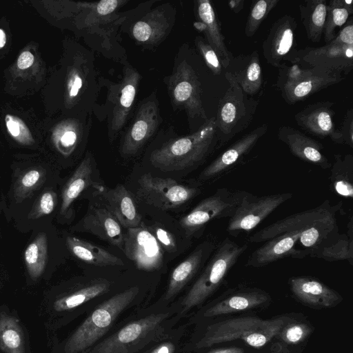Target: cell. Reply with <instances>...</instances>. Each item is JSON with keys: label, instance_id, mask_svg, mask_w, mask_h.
<instances>
[{"label": "cell", "instance_id": "cell-39", "mask_svg": "<svg viewBox=\"0 0 353 353\" xmlns=\"http://www.w3.org/2000/svg\"><path fill=\"white\" fill-rule=\"evenodd\" d=\"M46 171L42 168H32L23 171L13 186L14 198L21 203L30 196L46 181Z\"/></svg>", "mask_w": 353, "mask_h": 353}, {"label": "cell", "instance_id": "cell-11", "mask_svg": "<svg viewBox=\"0 0 353 353\" xmlns=\"http://www.w3.org/2000/svg\"><path fill=\"white\" fill-rule=\"evenodd\" d=\"M292 196L288 192L260 196L248 192L229 219L226 232L233 236L249 232Z\"/></svg>", "mask_w": 353, "mask_h": 353}, {"label": "cell", "instance_id": "cell-41", "mask_svg": "<svg viewBox=\"0 0 353 353\" xmlns=\"http://www.w3.org/2000/svg\"><path fill=\"white\" fill-rule=\"evenodd\" d=\"M5 123L9 134L18 143L23 145H31L34 143L29 128L20 118L8 114L5 117Z\"/></svg>", "mask_w": 353, "mask_h": 353}, {"label": "cell", "instance_id": "cell-46", "mask_svg": "<svg viewBox=\"0 0 353 353\" xmlns=\"http://www.w3.org/2000/svg\"><path fill=\"white\" fill-rule=\"evenodd\" d=\"M152 230V234L162 248L169 252L176 251V241L173 235L170 232L159 226H155Z\"/></svg>", "mask_w": 353, "mask_h": 353}, {"label": "cell", "instance_id": "cell-25", "mask_svg": "<svg viewBox=\"0 0 353 353\" xmlns=\"http://www.w3.org/2000/svg\"><path fill=\"white\" fill-rule=\"evenodd\" d=\"M105 199L108 210L126 229L138 227L141 223L135 201L128 190L121 184H117L112 189L96 186Z\"/></svg>", "mask_w": 353, "mask_h": 353}, {"label": "cell", "instance_id": "cell-8", "mask_svg": "<svg viewBox=\"0 0 353 353\" xmlns=\"http://www.w3.org/2000/svg\"><path fill=\"white\" fill-rule=\"evenodd\" d=\"M248 193L244 190L219 188L182 217L180 225L187 234H193L213 220L229 219Z\"/></svg>", "mask_w": 353, "mask_h": 353}, {"label": "cell", "instance_id": "cell-37", "mask_svg": "<svg viewBox=\"0 0 353 353\" xmlns=\"http://www.w3.org/2000/svg\"><path fill=\"white\" fill-rule=\"evenodd\" d=\"M347 228L346 234L339 233L336 239L330 245L319 251L315 258L322 259L329 262L347 261L350 265H353L352 217L350 219Z\"/></svg>", "mask_w": 353, "mask_h": 353}, {"label": "cell", "instance_id": "cell-47", "mask_svg": "<svg viewBox=\"0 0 353 353\" xmlns=\"http://www.w3.org/2000/svg\"><path fill=\"white\" fill-rule=\"evenodd\" d=\"M77 139L78 135L74 130H66L59 137L57 142V148L62 154L68 155L74 148Z\"/></svg>", "mask_w": 353, "mask_h": 353}, {"label": "cell", "instance_id": "cell-12", "mask_svg": "<svg viewBox=\"0 0 353 353\" xmlns=\"http://www.w3.org/2000/svg\"><path fill=\"white\" fill-rule=\"evenodd\" d=\"M168 89L173 103L185 110L189 119H208L201 101L199 77L186 61H182L170 77Z\"/></svg>", "mask_w": 353, "mask_h": 353}, {"label": "cell", "instance_id": "cell-26", "mask_svg": "<svg viewBox=\"0 0 353 353\" xmlns=\"http://www.w3.org/2000/svg\"><path fill=\"white\" fill-rule=\"evenodd\" d=\"M213 241H207L196 248L186 259L172 271L165 299L169 300L177 294L198 272L201 265L208 260L217 246Z\"/></svg>", "mask_w": 353, "mask_h": 353}, {"label": "cell", "instance_id": "cell-7", "mask_svg": "<svg viewBox=\"0 0 353 353\" xmlns=\"http://www.w3.org/2000/svg\"><path fill=\"white\" fill-rule=\"evenodd\" d=\"M279 68L276 89L290 105L305 100L310 96L344 79L340 72L319 67L303 68L298 63H282Z\"/></svg>", "mask_w": 353, "mask_h": 353}, {"label": "cell", "instance_id": "cell-38", "mask_svg": "<svg viewBox=\"0 0 353 353\" xmlns=\"http://www.w3.org/2000/svg\"><path fill=\"white\" fill-rule=\"evenodd\" d=\"M48 259V238L44 232L39 233L24 252L26 269L32 279L43 273Z\"/></svg>", "mask_w": 353, "mask_h": 353}, {"label": "cell", "instance_id": "cell-48", "mask_svg": "<svg viewBox=\"0 0 353 353\" xmlns=\"http://www.w3.org/2000/svg\"><path fill=\"white\" fill-rule=\"evenodd\" d=\"M330 43L343 46H353V18L350 17L341 28L335 38Z\"/></svg>", "mask_w": 353, "mask_h": 353}, {"label": "cell", "instance_id": "cell-42", "mask_svg": "<svg viewBox=\"0 0 353 353\" xmlns=\"http://www.w3.org/2000/svg\"><path fill=\"white\" fill-rule=\"evenodd\" d=\"M310 326L305 323H288L276 335L285 343L297 344L303 342L311 333Z\"/></svg>", "mask_w": 353, "mask_h": 353}, {"label": "cell", "instance_id": "cell-4", "mask_svg": "<svg viewBox=\"0 0 353 353\" xmlns=\"http://www.w3.org/2000/svg\"><path fill=\"white\" fill-rule=\"evenodd\" d=\"M247 249L246 243H237L229 237L218 243L203 272L184 297L182 313L201 304L213 294Z\"/></svg>", "mask_w": 353, "mask_h": 353}, {"label": "cell", "instance_id": "cell-52", "mask_svg": "<svg viewBox=\"0 0 353 353\" xmlns=\"http://www.w3.org/2000/svg\"><path fill=\"white\" fill-rule=\"evenodd\" d=\"M174 346L172 343H164L159 345L150 353H174Z\"/></svg>", "mask_w": 353, "mask_h": 353}, {"label": "cell", "instance_id": "cell-23", "mask_svg": "<svg viewBox=\"0 0 353 353\" xmlns=\"http://www.w3.org/2000/svg\"><path fill=\"white\" fill-rule=\"evenodd\" d=\"M270 294L265 291L250 287L232 290L225 297L207 309L203 316L213 317L252 310L269 304Z\"/></svg>", "mask_w": 353, "mask_h": 353}, {"label": "cell", "instance_id": "cell-36", "mask_svg": "<svg viewBox=\"0 0 353 353\" xmlns=\"http://www.w3.org/2000/svg\"><path fill=\"white\" fill-rule=\"evenodd\" d=\"M353 14L352 0H330L327 5V14L323 35L326 43L336 37V29L342 28Z\"/></svg>", "mask_w": 353, "mask_h": 353}, {"label": "cell", "instance_id": "cell-18", "mask_svg": "<svg viewBox=\"0 0 353 353\" xmlns=\"http://www.w3.org/2000/svg\"><path fill=\"white\" fill-rule=\"evenodd\" d=\"M334 105L329 101L312 103L295 114L296 123L309 134L323 139L329 137L333 142L342 144L339 128L333 120Z\"/></svg>", "mask_w": 353, "mask_h": 353}, {"label": "cell", "instance_id": "cell-9", "mask_svg": "<svg viewBox=\"0 0 353 353\" xmlns=\"http://www.w3.org/2000/svg\"><path fill=\"white\" fill-rule=\"evenodd\" d=\"M169 313L152 314L132 321L95 346L90 353H130L157 337Z\"/></svg>", "mask_w": 353, "mask_h": 353}, {"label": "cell", "instance_id": "cell-10", "mask_svg": "<svg viewBox=\"0 0 353 353\" xmlns=\"http://www.w3.org/2000/svg\"><path fill=\"white\" fill-rule=\"evenodd\" d=\"M137 197L161 210L178 208L197 196L201 189L178 183L170 178L144 174L138 180Z\"/></svg>", "mask_w": 353, "mask_h": 353}, {"label": "cell", "instance_id": "cell-20", "mask_svg": "<svg viewBox=\"0 0 353 353\" xmlns=\"http://www.w3.org/2000/svg\"><path fill=\"white\" fill-rule=\"evenodd\" d=\"M159 124V113L157 102L149 99L139 108L136 117L128 129L121 145L125 155L136 154L154 134Z\"/></svg>", "mask_w": 353, "mask_h": 353}, {"label": "cell", "instance_id": "cell-30", "mask_svg": "<svg viewBox=\"0 0 353 353\" xmlns=\"http://www.w3.org/2000/svg\"><path fill=\"white\" fill-rule=\"evenodd\" d=\"M168 28V19L165 13L162 10L155 9L134 24L132 34L137 41L152 44L166 34Z\"/></svg>", "mask_w": 353, "mask_h": 353}, {"label": "cell", "instance_id": "cell-50", "mask_svg": "<svg viewBox=\"0 0 353 353\" xmlns=\"http://www.w3.org/2000/svg\"><path fill=\"white\" fill-rule=\"evenodd\" d=\"M84 83V79L78 71H74L70 77L68 85L70 98H75L79 93Z\"/></svg>", "mask_w": 353, "mask_h": 353}, {"label": "cell", "instance_id": "cell-3", "mask_svg": "<svg viewBox=\"0 0 353 353\" xmlns=\"http://www.w3.org/2000/svg\"><path fill=\"white\" fill-rule=\"evenodd\" d=\"M292 319L287 316L271 319L256 316H241L209 325L202 337L197 341L196 348L202 349L214 345L242 340L254 347H261L276 336L280 330Z\"/></svg>", "mask_w": 353, "mask_h": 353}, {"label": "cell", "instance_id": "cell-16", "mask_svg": "<svg viewBox=\"0 0 353 353\" xmlns=\"http://www.w3.org/2000/svg\"><path fill=\"white\" fill-rule=\"evenodd\" d=\"M308 256L303 246L301 234L290 231L265 241L250 253L245 265L257 268L285 258L303 259Z\"/></svg>", "mask_w": 353, "mask_h": 353}, {"label": "cell", "instance_id": "cell-32", "mask_svg": "<svg viewBox=\"0 0 353 353\" xmlns=\"http://www.w3.org/2000/svg\"><path fill=\"white\" fill-rule=\"evenodd\" d=\"M330 185L332 191L345 199L353 197V156L334 154L330 167Z\"/></svg>", "mask_w": 353, "mask_h": 353}, {"label": "cell", "instance_id": "cell-31", "mask_svg": "<svg viewBox=\"0 0 353 353\" xmlns=\"http://www.w3.org/2000/svg\"><path fill=\"white\" fill-rule=\"evenodd\" d=\"M327 5L326 0H307L299 5L301 20L307 38L312 42H319L323 36Z\"/></svg>", "mask_w": 353, "mask_h": 353}, {"label": "cell", "instance_id": "cell-17", "mask_svg": "<svg viewBox=\"0 0 353 353\" xmlns=\"http://www.w3.org/2000/svg\"><path fill=\"white\" fill-rule=\"evenodd\" d=\"M319 67L349 74L353 68V46L328 43L321 47L298 50L297 63Z\"/></svg>", "mask_w": 353, "mask_h": 353}, {"label": "cell", "instance_id": "cell-15", "mask_svg": "<svg viewBox=\"0 0 353 353\" xmlns=\"http://www.w3.org/2000/svg\"><path fill=\"white\" fill-rule=\"evenodd\" d=\"M123 252L137 269L154 271L163 263V252L154 234L143 223L123 234Z\"/></svg>", "mask_w": 353, "mask_h": 353}, {"label": "cell", "instance_id": "cell-22", "mask_svg": "<svg viewBox=\"0 0 353 353\" xmlns=\"http://www.w3.org/2000/svg\"><path fill=\"white\" fill-rule=\"evenodd\" d=\"M277 137L301 160L324 170L330 168L332 164L323 153V146L316 140L290 125L281 126Z\"/></svg>", "mask_w": 353, "mask_h": 353}, {"label": "cell", "instance_id": "cell-14", "mask_svg": "<svg viewBox=\"0 0 353 353\" xmlns=\"http://www.w3.org/2000/svg\"><path fill=\"white\" fill-rule=\"evenodd\" d=\"M266 123L257 126L244 134L225 150L221 153L200 173L201 181H215L232 172L233 169L242 163L258 141L266 134Z\"/></svg>", "mask_w": 353, "mask_h": 353}, {"label": "cell", "instance_id": "cell-29", "mask_svg": "<svg viewBox=\"0 0 353 353\" xmlns=\"http://www.w3.org/2000/svg\"><path fill=\"white\" fill-rule=\"evenodd\" d=\"M66 245L77 259L97 266L123 265V261L103 248L83 239L68 236Z\"/></svg>", "mask_w": 353, "mask_h": 353}, {"label": "cell", "instance_id": "cell-6", "mask_svg": "<svg viewBox=\"0 0 353 353\" xmlns=\"http://www.w3.org/2000/svg\"><path fill=\"white\" fill-rule=\"evenodd\" d=\"M139 292L138 287H132L101 304L69 337L64 347L65 352L79 353L94 344L108 332Z\"/></svg>", "mask_w": 353, "mask_h": 353}, {"label": "cell", "instance_id": "cell-35", "mask_svg": "<svg viewBox=\"0 0 353 353\" xmlns=\"http://www.w3.org/2000/svg\"><path fill=\"white\" fill-rule=\"evenodd\" d=\"M110 283L105 279L97 280L71 294L57 299L53 305L57 312L74 309L109 290Z\"/></svg>", "mask_w": 353, "mask_h": 353}, {"label": "cell", "instance_id": "cell-44", "mask_svg": "<svg viewBox=\"0 0 353 353\" xmlns=\"http://www.w3.org/2000/svg\"><path fill=\"white\" fill-rule=\"evenodd\" d=\"M195 44L203 57L204 61L210 71L214 75H219L222 72L223 66L221 60L214 49L201 37H196Z\"/></svg>", "mask_w": 353, "mask_h": 353}, {"label": "cell", "instance_id": "cell-27", "mask_svg": "<svg viewBox=\"0 0 353 353\" xmlns=\"http://www.w3.org/2000/svg\"><path fill=\"white\" fill-rule=\"evenodd\" d=\"M81 228L123 250L121 225L105 208L91 207L81 221Z\"/></svg>", "mask_w": 353, "mask_h": 353}, {"label": "cell", "instance_id": "cell-28", "mask_svg": "<svg viewBox=\"0 0 353 353\" xmlns=\"http://www.w3.org/2000/svg\"><path fill=\"white\" fill-rule=\"evenodd\" d=\"M120 87V92L115 102L111 120L112 135L119 132L125 124L133 105L141 76L132 67L125 68Z\"/></svg>", "mask_w": 353, "mask_h": 353}, {"label": "cell", "instance_id": "cell-40", "mask_svg": "<svg viewBox=\"0 0 353 353\" xmlns=\"http://www.w3.org/2000/svg\"><path fill=\"white\" fill-rule=\"evenodd\" d=\"M279 0L252 1L245 27V34L252 37L259 28L262 22L276 6Z\"/></svg>", "mask_w": 353, "mask_h": 353}, {"label": "cell", "instance_id": "cell-43", "mask_svg": "<svg viewBox=\"0 0 353 353\" xmlns=\"http://www.w3.org/2000/svg\"><path fill=\"white\" fill-rule=\"evenodd\" d=\"M57 203V194L52 190L43 192L36 200L28 218L37 219L52 212Z\"/></svg>", "mask_w": 353, "mask_h": 353}, {"label": "cell", "instance_id": "cell-45", "mask_svg": "<svg viewBox=\"0 0 353 353\" xmlns=\"http://www.w3.org/2000/svg\"><path fill=\"white\" fill-rule=\"evenodd\" d=\"M343 145L353 148V110H347L341 128H339Z\"/></svg>", "mask_w": 353, "mask_h": 353}, {"label": "cell", "instance_id": "cell-33", "mask_svg": "<svg viewBox=\"0 0 353 353\" xmlns=\"http://www.w3.org/2000/svg\"><path fill=\"white\" fill-rule=\"evenodd\" d=\"M92 172L91 159L90 157L85 158L63 188L61 214L67 213L72 203L90 185Z\"/></svg>", "mask_w": 353, "mask_h": 353}, {"label": "cell", "instance_id": "cell-51", "mask_svg": "<svg viewBox=\"0 0 353 353\" xmlns=\"http://www.w3.org/2000/svg\"><path fill=\"white\" fill-rule=\"evenodd\" d=\"M34 55L29 51L23 52L17 60V66L21 70H25L30 67L34 62Z\"/></svg>", "mask_w": 353, "mask_h": 353}, {"label": "cell", "instance_id": "cell-55", "mask_svg": "<svg viewBox=\"0 0 353 353\" xmlns=\"http://www.w3.org/2000/svg\"><path fill=\"white\" fill-rule=\"evenodd\" d=\"M6 43V34L5 31L0 28V49L3 48Z\"/></svg>", "mask_w": 353, "mask_h": 353}, {"label": "cell", "instance_id": "cell-5", "mask_svg": "<svg viewBox=\"0 0 353 353\" xmlns=\"http://www.w3.org/2000/svg\"><path fill=\"white\" fill-rule=\"evenodd\" d=\"M225 77L229 88L219 101L215 118L216 150L248 128L259 105V100L247 95L229 72H225Z\"/></svg>", "mask_w": 353, "mask_h": 353}, {"label": "cell", "instance_id": "cell-2", "mask_svg": "<svg viewBox=\"0 0 353 353\" xmlns=\"http://www.w3.org/2000/svg\"><path fill=\"white\" fill-rule=\"evenodd\" d=\"M216 132L215 117H212L192 134L172 140L154 150L150 154V162L166 172L196 167L216 150Z\"/></svg>", "mask_w": 353, "mask_h": 353}, {"label": "cell", "instance_id": "cell-34", "mask_svg": "<svg viewBox=\"0 0 353 353\" xmlns=\"http://www.w3.org/2000/svg\"><path fill=\"white\" fill-rule=\"evenodd\" d=\"M0 348L4 353H25L23 332L19 320L3 312L0 313Z\"/></svg>", "mask_w": 353, "mask_h": 353}, {"label": "cell", "instance_id": "cell-19", "mask_svg": "<svg viewBox=\"0 0 353 353\" xmlns=\"http://www.w3.org/2000/svg\"><path fill=\"white\" fill-rule=\"evenodd\" d=\"M289 285L294 297L312 308H332L343 301L337 291L310 276H292L289 279Z\"/></svg>", "mask_w": 353, "mask_h": 353}, {"label": "cell", "instance_id": "cell-49", "mask_svg": "<svg viewBox=\"0 0 353 353\" xmlns=\"http://www.w3.org/2000/svg\"><path fill=\"white\" fill-rule=\"evenodd\" d=\"M126 2V1L104 0L97 3H89V5L97 14L105 16L113 12L120 6Z\"/></svg>", "mask_w": 353, "mask_h": 353}, {"label": "cell", "instance_id": "cell-53", "mask_svg": "<svg viewBox=\"0 0 353 353\" xmlns=\"http://www.w3.org/2000/svg\"><path fill=\"white\" fill-rule=\"evenodd\" d=\"M244 0H232L228 2V6L234 13H239L243 8Z\"/></svg>", "mask_w": 353, "mask_h": 353}, {"label": "cell", "instance_id": "cell-21", "mask_svg": "<svg viewBox=\"0 0 353 353\" xmlns=\"http://www.w3.org/2000/svg\"><path fill=\"white\" fill-rule=\"evenodd\" d=\"M195 14L197 19L195 28L204 34L205 41L219 57L223 68L226 69L234 56L226 46L221 23L211 2L195 1Z\"/></svg>", "mask_w": 353, "mask_h": 353}, {"label": "cell", "instance_id": "cell-13", "mask_svg": "<svg viewBox=\"0 0 353 353\" xmlns=\"http://www.w3.org/2000/svg\"><path fill=\"white\" fill-rule=\"evenodd\" d=\"M296 28L295 19L290 14H284L273 23L262 44L268 63L276 68L286 61L297 63Z\"/></svg>", "mask_w": 353, "mask_h": 353}, {"label": "cell", "instance_id": "cell-24", "mask_svg": "<svg viewBox=\"0 0 353 353\" xmlns=\"http://www.w3.org/2000/svg\"><path fill=\"white\" fill-rule=\"evenodd\" d=\"M225 70L247 95L252 97L261 90L263 74L257 51L233 57Z\"/></svg>", "mask_w": 353, "mask_h": 353}, {"label": "cell", "instance_id": "cell-54", "mask_svg": "<svg viewBox=\"0 0 353 353\" xmlns=\"http://www.w3.org/2000/svg\"><path fill=\"white\" fill-rule=\"evenodd\" d=\"M208 353H244V350L239 347H230L226 348L211 350Z\"/></svg>", "mask_w": 353, "mask_h": 353}, {"label": "cell", "instance_id": "cell-1", "mask_svg": "<svg viewBox=\"0 0 353 353\" xmlns=\"http://www.w3.org/2000/svg\"><path fill=\"white\" fill-rule=\"evenodd\" d=\"M342 202L331 204L328 199L309 210L279 219L252 234L250 243L265 242L284 232L296 231L301 234L304 250L309 257L315 258L322 248L332 244L339 234L337 215Z\"/></svg>", "mask_w": 353, "mask_h": 353}]
</instances>
